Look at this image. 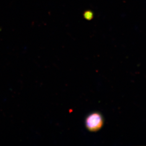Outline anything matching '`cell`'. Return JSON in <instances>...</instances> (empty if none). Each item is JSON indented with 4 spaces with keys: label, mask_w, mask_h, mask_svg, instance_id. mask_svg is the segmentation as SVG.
<instances>
[{
    "label": "cell",
    "mask_w": 146,
    "mask_h": 146,
    "mask_svg": "<svg viewBox=\"0 0 146 146\" xmlns=\"http://www.w3.org/2000/svg\"><path fill=\"white\" fill-rule=\"evenodd\" d=\"M103 124V117L97 112L91 113L86 119V127L91 131H99L102 127Z\"/></svg>",
    "instance_id": "cell-1"
}]
</instances>
